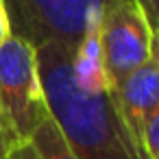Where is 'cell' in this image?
<instances>
[{
	"instance_id": "6da1fadb",
	"label": "cell",
	"mask_w": 159,
	"mask_h": 159,
	"mask_svg": "<svg viewBox=\"0 0 159 159\" xmlns=\"http://www.w3.org/2000/svg\"><path fill=\"white\" fill-rule=\"evenodd\" d=\"M70 52L72 48L57 42L35 48L48 113L76 159H146L111 89L89 92L76 85Z\"/></svg>"
},
{
	"instance_id": "7a4b0ae2",
	"label": "cell",
	"mask_w": 159,
	"mask_h": 159,
	"mask_svg": "<svg viewBox=\"0 0 159 159\" xmlns=\"http://www.w3.org/2000/svg\"><path fill=\"white\" fill-rule=\"evenodd\" d=\"M48 116L35 46L11 35L0 46V131L7 152L29 144Z\"/></svg>"
},
{
	"instance_id": "3957f363",
	"label": "cell",
	"mask_w": 159,
	"mask_h": 159,
	"mask_svg": "<svg viewBox=\"0 0 159 159\" xmlns=\"http://www.w3.org/2000/svg\"><path fill=\"white\" fill-rule=\"evenodd\" d=\"M11 33L35 48L48 42L74 48L98 26L105 0H5Z\"/></svg>"
},
{
	"instance_id": "277c9868",
	"label": "cell",
	"mask_w": 159,
	"mask_h": 159,
	"mask_svg": "<svg viewBox=\"0 0 159 159\" xmlns=\"http://www.w3.org/2000/svg\"><path fill=\"white\" fill-rule=\"evenodd\" d=\"M98 44L111 89L157 50V33L148 26L133 0H105Z\"/></svg>"
},
{
	"instance_id": "5b68a950",
	"label": "cell",
	"mask_w": 159,
	"mask_h": 159,
	"mask_svg": "<svg viewBox=\"0 0 159 159\" xmlns=\"http://www.w3.org/2000/svg\"><path fill=\"white\" fill-rule=\"evenodd\" d=\"M113 100L133 131V135L139 142V131L144 118L159 109V55L157 50L142 63L137 66L118 87L111 89Z\"/></svg>"
},
{
	"instance_id": "8992f818",
	"label": "cell",
	"mask_w": 159,
	"mask_h": 159,
	"mask_svg": "<svg viewBox=\"0 0 159 159\" xmlns=\"http://www.w3.org/2000/svg\"><path fill=\"white\" fill-rule=\"evenodd\" d=\"M31 144L42 159H76L74 150L66 142V137H63L61 129L57 126V122L52 120V116H48L37 126V131L31 137Z\"/></svg>"
},
{
	"instance_id": "52a82bcc",
	"label": "cell",
	"mask_w": 159,
	"mask_h": 159,
	"mask_svg": "<svg viewBox=\"0 0 159 159\" xmlns=\"http://www.w3.org/2000/svg\"><path fill=\"white\" fill-rule=\"evenodd\" d=\"M139 146L146 155V159H159V109L150 111L139 131Z\"/></svg>"
},
{
	"instance_id": "ba28073f",
	"label": "cell",
	"mask_w": 159,
	"mask_h": 159,
	"mask_svg": "<svg viewBox=\"0 0 159 159\" xmlns=\"http://www.w3.org/2000/svg\"><path fill=\"white\" fill-rule=\"evenodd\" d=\"M133 2L142 11V16L146 18L148 26L157 33V29H159V0H133Z\"/></svg>"
},
{
	"instance_id": "9c48e42d",
	"label": "cell",
	"mask_w": 159,
	"mask_h": 159,
	"mask_svg": "<svg viewBox=\"0 0 159 159\" xmlns=\"http://www.w3.org/2000/svg\"><path fill=\"white\" fill-rule=\"evenodd\" d=\"M11 22H9V13H7V5L5 0H0V46H2L9 37H11Z\"/></svg>"
},
{
	"instance_id": "30bf717a",
	"label": "cell",
	"mask_w": 159,
	"mask_h": 159,
	"mask_svg": "<svg viewBox=\"0 0 159 159\" xmlns=\"http://www.w3.org/2000/svg\"><path fill=\"white\" fill-rule=\"evenodd\" d=\"M7 159H42V157L37 155V150H35L33 144L29 142V144H24V146H18V148L9 150V152H7Z\"/></svg>"
},
{
	"instance_id": "8fae6325",
	"label": "cell",
	"mask_w": 159,
	"mask_h": 159,
	"mask_svg": "<svg viewBox=\"0 0 159 159\" xmlns=\"http://www.w3.org/2000/svg\"><path fill=\"white\" fill-rule=\"evenodd\" d=\"M0 159H7V144H5L2 131H0Z\"/></svg>"
}]
</instances>
